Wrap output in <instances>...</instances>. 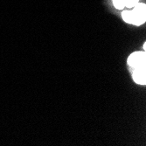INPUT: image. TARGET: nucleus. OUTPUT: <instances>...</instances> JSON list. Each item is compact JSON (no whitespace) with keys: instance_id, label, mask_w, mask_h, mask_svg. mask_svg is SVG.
Wrapping results in <instances>:
<instances>
[{"instance_id":"obj_3","label":"nucleus","mask_w":146,"mask_h":146,"mask_svg":"<svg viewBox=\"0 0 146 146\" xmlns=\"http://www.w3.org/2000/svg\"><path fill=\"white\" fill-rule=\"evenodd\" d=\"M134 82L140 85H145L146 83V68H136L132 74Z\"/></svg>"},{"instance_id":"obj_1","label":"nucleus","mask_w":146,"mask_h":146,"mask_svg":"<svg viewBox=\"0 0 146 146\" xmlns=\"http://www.w3.org/2000/svg\"><path fill=\"white\" fill-rule=\"evenodd\" d=\"M130 11L123 12L122 17L123 20L129 24L135 25H141L146 19V6L144 4H137Z\"/></svg>"},{"instance_id":"obj_4","label":"nucleus","mask_w":146,"mask_h":146,"mask_svg":"<svg viewBox=\"0 0 146 146\" xmlns=\"http://www.w3.org/2000/svg\"><path fill=\"white\" fill-rule=\"evenodd\" d=\"M138 3V0H113L115 7L118 10H121L124 7L132 8Z\"/></svg>"},{"instance_id":"obj_2","label":"nucleus","mask_w":146,"mask_h":146,"mask_svg":"<svg viewBox=\"0 0 146 146\" xmlns=\"http://www.w3.org/2000/svg\"><path fill=\"white\" fill-rule=\"evenodd\" d=\"M128 64L133 69L146 68V54L145 52H136L129 55Z\"/></svg>"}]
</instances>
